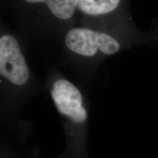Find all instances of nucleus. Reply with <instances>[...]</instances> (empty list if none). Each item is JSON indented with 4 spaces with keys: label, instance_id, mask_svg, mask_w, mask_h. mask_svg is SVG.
I'll return each instance as SVG.
<instances>
[{
    "label": "nucleus",
    "instance_id": "3",
    "mask_svg": "<svg viewBox=\"0 0 158 158\" xmlns=\"http://www.w3.org/2000/svg\"><path fill=\"white\" fill-rule=\"evenodd\" d=\"M51 96L57 110L74 123H84L87 113L83 106V97L78 88L66 79L54 82Z\"/></svg>",
    "mask_w": 158,
    "mask_h": 158
},
{
    "label": "nucleus",
    "instance_id": "1",
    "mask_svg": "<svg viewBox=\"0 0 158 158\" xmlns=\"http://www.w3.org/2000/svg\"><path fill=\"white\" fill-rule=\"evenodd\" d=\"M65 44L71 51L84 56H94L98 51L113 55L120 50L118 41L104 32L84 27H76L68 31Z\"/></svg>",
    "mask_w": 158,
    "mask_h": 158
},
{
    "label": "nucleus",
    "instance_id": "2",
    "mask_svg": "<svg viewBox=\"0 0 158 158\" xmlns=\"http://www.w3.org/2000/svg\"><path fill=\"white\" fill-rule=\"evenodd\" d=\"M0 74L16 86L28 81L29 70L17 40L10 35L0 38Z\"/></svg>",
    "mask_w": 158,
    "mask_h": 158
},
{
    "label": "nucleus",
    "instance_id": "5",
    "mask_svg": "<svg viewBox=\"0 0 158 158\" xmlns=\"http://www.w3.org/2000/svg\"><path fill=\"white\" fill-rule=\"evenodd\" d=\"M27 2L45 4L53 15L61 20L71 19L77 10V0H27Z\"/></svg>",
    "mask_w": 158,
    "mask_h": 158
},
{
    "label": "nucleus",
    "instance_id": "4",
    "mask_svg": "<svg viewBox=\"0 0 158 158\" xmlns=\"http://www.w3.org/2000/svg\"><path fill=\"white\" fill-rule=\"evenodd\" d=\"M119 4L118 0H77V10L85 15L98 16L114 11Z\"/></svg>",
    "mask_w": 158,
    "mask_h": 158
}]
</instances>
